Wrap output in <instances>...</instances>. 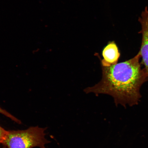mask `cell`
Wrapping results in <instances>:
<instances>
[{"instance_id":"cell-4","label":"cell","mask_w":148,"mask_h":148,"mask_svg":"<svg viewBox=\"0 0 148 148\" xmlns=\"http://www.w3.org/2000/svg\"><path fill=\"white\" fill-rule=\"evenodd\" d=\"M103 59L101 60V66H108L117 63L120 54L117 45L114 41L109 42L103 49Z\"/></svg>"},{"instance_id":"cell-6","label":"cell","mask_w":148,"mask_h":148,"mask_svg":"<svg viewBox=\"0 0 148 148\" xmlns=\"http://www.w3.org/2000/svg\"><path fill=\"white\" fill-rule=\"evenodd\" d=\"M7 131L5 130L0 126V145L3 144L5 136L7 134Z\"/></svg>"},{"instance_id":"cell-2","label":"cell","mask_w":148,"mask_h":148,"mask_svg":"<svg viewBox=\"0 0 148 148\" xmlns=\"http://www.w3.org/2000/svg\"><path fill=\"white\" fill-rule=\"evenodd\" d=\"M47 129L36 126L25 130L7 131L2 144L7 148H46L45 144L51 142L45 138Z\"/></svg>"},{"instance_id":"cell-3","label":"cell","mask_w":148,"mask_h":148,"mask_svg":"<svg viewBox=\"0 0 148 148\" xmlns=\"http://www.w3.org/2000/svg\"><path fill=\"white\" fill-rule=\"evenodd\" d=\"M141 24L142 29L139 33L142 35L141 47L138 53L142 57L141 63L144 66V69L148 75V9L146 7L138 18Z\"/></svg>"},{"instance_id":"cell-1","label":"cell","mask_w":148,"mask_h":148,"mask_svg":"<svg viewBox=\"0 0 148 148\" xmlns=\"http://www.w3.org/2000/svg\"><path fill=\"white\" fill-rule=\"evenodd\" d=\"M138 53L124 62L108 66H101L102 77L101 81L92 87L87 88V93L93 92L108 94L113 97L116 106L124 107L138 105L141 95L140 87L148 81V75L140 62Z\"/></svg>"},{"instance_id":"cell-5","label":"cell","mask_w":148,"mask_h":148,"mask_svg":"<svg viewBox=\"0 0 148 148\" xmlns=\"http://www.w3.org/2000/svg\"><path fill=\"white\" fill-rule=\"evenodd\" d=\"M0 114H3V115L7 116V117L10 118V119L12 120L13 121L16 122V123H20V121L19 120H18L17 118L12 115V114H9V113L7 112V111L1 108V107H0Z\"/></svg>"},{"instance_id":"cell-7","label":"cell","mask_w":148,"mask_h":148,"mask_svg":"<svg viewBox=\"0 0 148 148\" xmlns=\"http://www.w3.org/2000/svg\"><path fill=\"white\" fill-rule=\"evenodd\" d=\"M3 148H7L6 147H3Z\"/></svg>"}]
</instances>
